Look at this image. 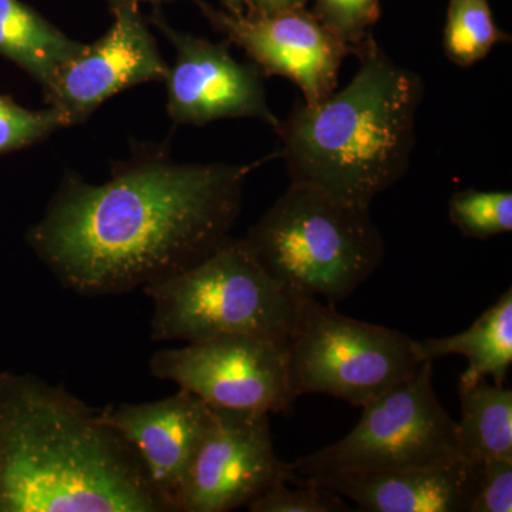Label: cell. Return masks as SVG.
Wrapping results in <instances>:
<instances>
[{
    "label": "cell",
    "mask_w": 512,
    "mask_h": 512,
    "mask_svg": "<svg viewBox=\"0 0 512 512\" xmlns=\"http://www.w3.org/2000/svg\"><path fill=\"white\" fill-rule=\"evenodd\" d=\"M251 164L180 163L160 144L113 165L106 183L67 171L26 241L77 295H120L178 274L229 238Z\"/></svg>",
    "instance_id": "cell-1"
},
{
    "label": "cell",
    "mask_w": 512,
    "mask_h": 512,
    "mask_svg": "<svg viewBox=\"0 0 512 512\" xmlns=\"http://www.w3.org/2000/svg\"><path fill=\"white\" fill-rule=\"evenodd\" d=\"M0 512H168L136 448L63 384L0 373Z\"/></svg>",
    "instance_id": "cell-2"
},
{
    "label": "cell",
    "mask_w": 512,
    "mask_h": 512,
    "mask_svg": "<svg viewBox=\"0 0 512 512\" xmlns=\"http://www.w3.org/2000/svg\"><path fill=\"white\" fill-rule=\"evenodd\" d=\"M355 56L360 66L345 89L316 104L296 103L275 131L291 183L370 207L409 170L424 83L390 59L372 33Z\"/></svg>",
    "instance_id": "cell-3"
},
{
    "label": "cell",
    "mask_w": 512,
    "mask_h": 512,
    "mask_svg": "<svg viewBox=\"0 0 512 512\" xmlns=\"http://www.w3.org/2000/svg\"><path fill=\"white\" fill-rule=\"evenodd\" d=\"M244 239L289 295L333 305L365 284L384 258L382 232L370 207L301 183H291Z\"/></svg>",
    "instance_id": "cell-4"
},
{
    "label": "cell",
    "mask_w": 512,
    "mask_h": 512,
    "mask_svg": "<svg viewBox=\"0 0 512 512\" xmlns=\"http://www.w3.org/2000/svg\"><path fill=\"white\" fill-rule=\"evenodd\" d=\"M143 291L153 302L154 342L248 335L285 345L292 325L293 296L266 274L244 238L225 239L191 268Z\"/></svg>",
    "instance_id": "cell-5"
},
{
    "label": "cell",
    "mask_w": 512,
    "mask_h": 512,
    "mask_svg": "<svg viewBox=\"0 0 512 512\" xmlns=\"http://www.w3.org/2000/svg\"><path fill=\"white\" fill-rule=\"evenodd\" d=\"M416 342L399 330L342 315L333 303L293 296L284 346L292 394H328L366 406L416 372L423 363Z\"/></svg>",
    "instance_id": "cell-6"
},
{
    "label": "cell",
    "mask_w": 512,
    "mask_h": 512,
    "mask_svg": "<svg viewBox=\"0 0 512 512\" xmlns=\"http://www.w3.org/2000/svg\"><path fill=\"white\" fill-rule=\"evenodd\" d=\"M355 429L338 443L293 463L301 477L336 471H382L464 460L457 421L434 392L433 362L362 407ZM466 461V460H464Z\"/></svg>",
    "instance_id": "cell-7"
},
{
    "label": "cell",
    "mask_w": 512,
    "mask_h": 512,
    "mask_svg": "<svg viewBox=\"0 0 512 512\" xmlns=\"http://www.w3.org/2000/svg\"><path fill=\"white\" fill-rule=\"evenodd\" d=\"M284 346L258 336H218L158 350L148 366L156 379L175 383L210 406L289 413L296 397Z\"/></svg>",
    "instance_id": "cell-8"
},
{
    "label": "cell",
    "mask_w": 512,
    "mask_h": 512,
    "mask_svg": "<svg viewBox=\"0 0 512 512\" xmlns=\"http://www.w3.org/2000/svg\"><path fill=\"white\" fill-rule=\"evenodd\" d=\"M211 407L178 512L234 511L279 481L291 483L295 467L276 456L268 413Z\"/></svg>",
    "instance_id": "cell-9"
},
{
    "label": "cell",
    "mask_w": 512,
    "mask_h": 512,
    "mask_svg": "<svg viewBox=\"0 0 512 512\" xmlns=\"http://www.w3.org/2000/svg\"><path fill=\"white\" fill-rule=\"evenodd\" d=\"M192 2L212 28L247 53L264 76H281L295 83L305 104L319 103L338 89L343 60L359 49L343 42L305 8L231 15L202 0Z\"/></svg>",
    "instance_id": "cell-10"
},
{
    "label": "cell",
    "mask_w": 512,
    "mask_h": 512,
    "mask_svg": "<svg viewBox=\"0 0 512 512\" xmlns=\"http://www.w3.org/2000/svg\"><path fill=\"white\" fill-rule=\"evenodd\" d=\"M150 20L175 50L164 82L174 123L202 127L217 120L255 119L279 127L281 120L266 100L264 74L254 63L238 62L227 45L174 29L158 8Z\"/></svg>",
    "instance_id": "cell-11"
},
{
    "label": "cell",
    "mask_w": 512,
    "mask_h": 512,
    "mask_svg": "<svg viewBox=\"0 0 512 512\" xmlns=\"http://www.w3.org/2000/svg\"><path fill=\"white\" fill-rule=\"evenodd\" d=\"M110 29L93 45H84L43 90L47 106L59 110L70 127L82 124L104 101L124 90L165 82V62L138 6L111 10Z\"/></svg>",
    "instance_id": "cell-12"
},
{
    "label": "cell",
    "mask_w": 512,
    "mask_h": 512,
    "mask_svg": "<svg viewBox=\"0 0 512 512\" xmlns=\"http://www.w3.org/2000/svg\"><path fill=\"white\" fill-rule=\"evenodd\" d=\"M100 412L136 448L168 512H178L188 471L210 426V404L180 389L157 402L123 403Z\"/></svg>",
    "instance_id": "cell-13"
},
{
    "label": "cell",
    "mask_w": 512,
    "mask_h": 512,
    "mask_svg": "<svg viewBox=\"0 0 512 512\" xmlns=\"http://www.w3.org/2000/svg\"><path fill=\"white\" fill-rule=\"evenodd\" d=\"M480 467L461 460L400 470L336 471L315 477L296 474L291 483L326 488L352 500L360 511L468 512Z\"/></svg>",
    "instance_id": "cell-14"
},
{
    "label": "cell",
    "mask_w": 512,
    "mask_h": 512,
    "mask_svg": "<svg viewBox=\"0 0 512 512\" xmlns=\"http://www.w3.org/2000/svg\"><path fill=\"white\" fill-rule=\"evenodd\" d=\"M416 346L421 362H434L447 355L467 357L468 366L458 389L474 386L488 376L501 386L512 363L511 289L464 332L448 338L424 339Z\"/></svg>",
    "instance_id": "cell-15"
},
{
    "label": "cell",
    "mask_w": 512,
    "mask_h": 512,
    "mask_svg": "<svg viewBox=\"0 0 512 512\" xmlns=\"http://www.w3.org/2000/svg\"><path fill=\"white\" fill-rule=\"evenodd\" d=\"M83 47L22 0H0V56L28 73L43 90Z\"/></svg>",
    "instance_id": "cell-16"
},
{
    "label": "cell",
    "mask_w": 512,
    "mask_h": 512,
    "mask_svg": "<svg viewBox=\"0 0 512 512\" xmlns=\"http://www.w3.org/2000/svg\"><path fill=\"white\" fill-rule=\"evenodd\" d=\"M460 393L458 446L468 463L512 458V392L481 380Z\"/></svg>",
    "instance_id": "cell-17"
},
{
    "label": "cell",
    "mask_w": 512,
    "mask_h": 512,
    "mask_svg": "<svg viewBox=\"0 0 512 512\" xmlns=\"http://www.w3.org/2000/svg\"><path fill=\"white\" fill-rule=\"evenodd\" d=\"M505 42L511 36L498 28L488 0H448L443 49L451 63L474 66Z\"/></svg>",
    "instance_id": "cell-18"
},
{
    "label": "cell",
    "mask_w": 512,
    "mask_h": 512,
    "mask_svg": "<svg viewBox=\"0 0 512 512\" xmlns=\"http://www.w3.org/2000/svg\"><path fill=\"white\" fill-rule=\"evenodd\" d=\"M448 218L468 238L488 239L512 231L510 191H457L448 201Z\"/></svg>",
    "instance_id": "cell-19"
},
{
    "label": "cell",
    "mask_w": 512,
    "mask_h": 512,
    "mask_svg": "<svg viewBox=\"0 0 512 512\" xmlns=\"http://www.w3.org/2000/svg\"><path fill=\"white\" fill-rule=\"evenodd\" d=\"M67 127L69 120L53 107L29 110L0 94V156L35 146Z\"/></svg>",
    "instance_id": "cell-20"
},
{
    "label": "cell",
    "mask_w": 512,
    "mask_h": 512,
    "mask_svg": "<svg viewBox=\"0 0 512 512\" xmlns=\"http://www.w3.org/2000/svg\"><path fill=\"white\" fill-rule=\"evenodd\" d=\"M279 481L247 505L251 512H346L352 511L339 494L318 485Z\"/></svg>",
    "instance_id": "cell-21"
},
{
    "label": "cell",
    "mask_w": 512,
    "mask_h": 512,
    "mask_svg": "<svg viewBox=\"0 0 512 512\" xmlns=\"http://www.w3.org/2000/svg\"><path fill=\"white\" fill-rule=\"evenodd\" d=\"M313 15L350 46H359L380 18V0H315Z\"/></svg>",
    "instance_id": "cell-22"
},
{
    "label": "cell",
    "mask_w": 512,
    "mask_h": 512,
    "mask_svg": "<svg viewBox=\"0 0 512 512\" xmlns=\"http://www.w3.org/2000/svg\"><path fill=\"white\" fill-rule=\"evenodd\" d=\"M512 511V458L484 461L468 512Z\"/></svg>",
    "instance_id": "cell-23"
},
{
    "label": "cell",
    "mask_w": 512,
    "mask_h": 512,
    "mask_svg": "<svg viewBox=\"0 0 512 512\" xmlns=\"http://www.w3.org/2000/svg\"><path fill=\"white\" fill-rule=\"evenodd\" d=\"M249 15H268L281 10L305 8L309 0H245Z\"/></svg>",
    "instance_id": "cell-24"
},
{
    "label": "cell",
    "mask_w": 512,
    "mask_h": 512,
    "mask_svg": "<svg viewBox=\"0 0 512 512\" xmlns=\"http://www.w3.org/2000/svg\"><path fill=\"white\" fill-rule=\"evenodd\" d=\"M111 10L124 8V6H138L141 3H151V5H163V3L177 2V0H106Z\"/></svg>",
    "instance_id": "cell-25"
},
{
    "label": "cell",
    "mask_w": 512,
    "mask_h": 512,
    "mask_svg": "<svg viewBox=\"0 0 512 512\" xmlns=\"http://www.w3.org/2000/svg\"><path fill=\"white\" fill-rule=\"evenodd\" d=\"M221 3L231 15H245L247 13V2L245 0H221Z\"/></svg>",
    "instance_id": "cell-26"
}]
</instances>
